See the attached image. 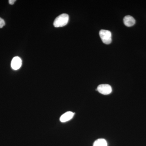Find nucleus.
I'll list each match as a JSON object with an SVG mask.
<instances>
[{"instance_id":"obj_8","label":"nucleus","mask_w":146,"mask_h":146,"mask_svg":"<svg viewBox=\"0 0 146 146\" xmlns=\"http://www.w3.org/2000/svg\"><path fill=\"white\" fill-rule=\"evenodd\" d=\"M5 22L2 18H0V28H2L5 25Z\"/></svg>"},{"instance_id":"obj_5","label":"nucleus","mask_w":146,"mask_h":146,"mask_svg":"<svg viewBox=\"0 0 146 146\" xmlns=\"http://www.w3.org/2000/svg\"><path fill=\"white\" fill-rule=\"evenodd\" d=\"M74 115V113L71 112V111H68V112H65L63 115H61L60 117V121L62 123H65L68 121L70 120L71 119H72Z\"/></svg>"},{"instance_id":"obj_6","label":"nucleus","mask_w":146,"mask_h":146,"mask_svg":"<svg viewBox=\"0 0 146 146\" xmlns=\"http://www.w3.org/2000/svg\"><path fill=\"white\" fill-rule=\"evenodd\" d=\"M123 23L126 26L131 27L135 25L136 21L132 16L128 15L124 18Z\"/></svg>"},{"instance_id":"obj_1","label":"nucleus","mask_w":146,"mask_h":146,"mask_svg":"<svg viewBox=\"0 0 146 146\" xmlns=\"http://www.w3.org/2000/svg\"><path fill=\"white\" fill-rule=\"evenodd\" d=\"M69 17L68 14L63 13L58 16L55 19L53 25L55 27H63L66 25L68 23Z\"/></svg>"},{"instance_id":"obj_7","label":"nucleus","mask_w":146,"mask_h":146,"mask_svg":"<svg viewBox=\"0 0 146 146\" xmlns=\"http://www.w3.org/2000/svg\"><path fill=\"white\" fill-rule=\"evenodd\" d=\"M107 141L104 139L100 138L95 141L93 146H107Z\"/></svg>"},{"instance_id":"obj_4","label":"nucleus","mask_w":146,"mask_h":146,"mask_svg":"<svg viewBox=\"0 0 146 146\" xmlns=\"http://www.w3.org/2000/svg\"><path fill=\"white\" fill-rule=\"evenodd\" d=\"M22 61L20 57L18 56H15L11 60V67L13 70H18L20 69L22 66Z\"/></svg>"},{"instance_id":"obj_3","label":"nucleus","mask_w":146,"mask_h":146,"mask_svg":"<svg viewBox=\"0 0 146 146\" xmlns=\"http://www.w3.org/2000/svg\"><path fill=\"white\" fill-rule=\"evenodd\" d=\"M96 90L103 95H107L111 94L112 89L109 84H102L98 86Z\"/></svg>"},{"instance_id":"obj_2","label":"nucleus","mask_w":146,"mask_h":146,"mask_svg":"<svg viewBox=\"0 0 146 146\" xmlns=\"http://www.w3.org/2000/svg\"><path fill=\"white\" fill-rule=\"evenodd\" d=\"M100 37L102 41L106 44H109L112 42V34L110 31L101 30L99 33Z\"/></svg>"},{"instance_id":"obj_9","label":"nucleus","mask_w":146,"mask_h":146,"mask_svg":"<svg viewBox=\"0 0 146 146\" xmlns=\"http://www.w3.org/2000/svg\"><path fill=\"white\" fill-rule=\"evenodd\" d=\"M16 0H9V3L10 5H13L14 3L16 2Z\"/></svg>"}]
</instances>
